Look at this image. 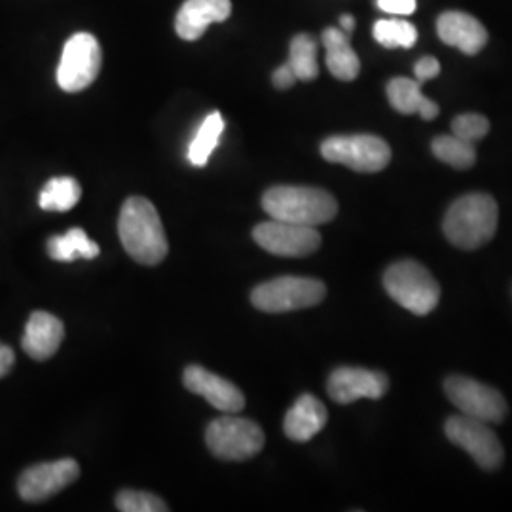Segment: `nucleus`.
Instances as JSON below:
<instances>
[{
    "label": "nucleus",
    "instance_id": "f257e3e1",
    "mask_svg": "<svg viewBox=\"0 0 512 512\" xmlns=\"http://www.w3.org/2000/svg\"><path fill=\"white\" fill-rule=\"evenodd\" d=\"M118 236L133 260L156 266L167 256V238L156 207L147 198H128L118 219Z\"/></svg>",
    "mask_w": 512,
    "mask_h": 512
},
{
    "label": "nucleus",
    "instance_id": "f03ea898",
    "mask_svg": "<svg viewBox=\"0 0 512 512\" xmlns=\"http://www.w3.org/2000/svg\"><path fill=\"white\" fill-rule=\"evenodd\" d=\"M262 209L272 219L317 228L338 215V202L321 188L274 186L264 192Z\"/></svg>",
    "mask_w": 512,
    "mask_h": 512
},
{
    "label": "nucleus",
    "instance_id": "7ed1b4c3",
    "mask_svg": "<svg viewBox=\"0 0 512 512\" xmlns=\"http://www.w3.org/2000/svg\"><path fill=\"white\" fill-rule=\"evenodd\" d=\"M499 207L488 194H467L450 205L444 217V234L459 249L473 251L494 238Z\"/></svg>",
    "mask_w": 512,
    "mask_h": 512
},
{
    "label": "nucleus",
    "instance_id": "20e7f679",
    "mask_svg": "<svg viewBox=\"0 0 512 512\" xmlns=\"http://www.w3.org/2000/svg\"><path fill=\"white\" fill-rule=\"evenodd\" d=\"M384 287L397 304L414 315H427L439 304V283L416 260H403L387 268Z\"/></svg>",
    "mask_w": 512,
    "mask_h": 512
},
{
    "label": "nucleus",
    "instance_id": "39448f33",
    "mask_svg": "<svg viewBox=\"0 0 512 512\" xmlns=\"http://www.w3.org/2000/svg\"><path fill=\"white\" fill-rule=\"evenodd\" d=\"M327 287L319 279L283 275L258 285L251 293V302L256 310L266 313H287L306 310L325 300Z\"/></svg>",
    "mask_w": 512,
    "mask_h": 512
},
{
    "label": "nucleus",
    "instance_id": "423d86ee",
    "mask_svg": "<svg viewBox=\"0 0 512 512\" xmlns=\"http://www.w3.org/2000/svg\"><path fill=\"white\" fill-rule=\"evenodd\" d=\"M205 442L215 458L245 461L264 448L266 439L255 421L228 414L209 423L205 431Z\"/></svg>",
    "mask_w": 512,
    "mask_h": 512
},
{
    "label": "nucleus",
    "instance_id": "0eeeda50",
    "mask_svg": "<svg viewBox=\"0 0 512 512\" xmlns=\"http://www.w3.org/2000/svg\"><path fill=\"white\" fill-rule=\"evenodd\" d=\"M321 156L359 173H378L391 162V148L376 135H334L321 143Z\"/></svg>",
    "mask_w": 512,
    "mask_h": 512
},
{
    "label": "nucleus",
    "instance_id": "6e6552de",
    "mask_svg": "<svg viewBox=\"0 0 512 512\" xmlns=\"http://www.w3.org/2000/svg\"><path fill=\"white\" fill-rule=\"evenodd\" d=\"M103 52L90 33H76L65 42L57 67V84L63 92L78 93L90 88L99 76Z\"/></svg>",
    "mask_w": 512,
    "mask_h": 512
},
{
    "label": "nucleus",
    "instance_id": "1a4fd4ad",
    "mask_svg": "<svg viewBox=\"0 0 512 512\" xmlns=\"http://www.w3.org/2000/svg\"><path fill=\"white\" fill-rule=\"evenodd\" d=\"M444 431L452 444H456L475 459L478 467L486 471H495L501 467L505 452L486 421L476 420L465 414L452 416L446 421Z\"/></svg>",
    "mask_w": 512,
    "mask_h": 512
},
{
    "label": "nucleus",
    "instance_id": "9d476101",
    "mask_svg": "<svg viewBox=\"0 0 512 512\" xmlns=\"http://www.w3.org/2000/svg\"><path fill=\"white\" fill-rule=\"evenodd\" d=\"M444 391L452 404L465 416L486 423H501L507 416V403L503 395L488 385L467 376H450L444 382Z\"/></svg>",
    "mask_w": 512,
    "mask_h": 512
},
{
    "label": "nucleus",
    "instance_id": "9b49d317",
    "mask_svg": "<svg viewBox=\"0 0 512 512\" xmlns=\"http://www.w3.org/2000/svg\"><path fill=\"white\" fill-rule=\"evenodd\" d=\"M256 243L277 256L302 258L310 256L321 247V236L313 226H302L283 220H268L253 230Z\"/></svg>",
    "mask_w": 512,
    "mask_h": 512
},
{
    "label": "nucleus",
    "instance_id": "f8f14e48",
    "mask_svg": "<svg viewBox=\"0 0 512 512\" xmlns=\"http://www.w3.org/2000/svg\"><path fill=\"white\" fill-rule=\"evenodd\" d=\"M78 476L80 467L71 458L38 463L25 469L19 476V497L29 503L46 501L52 495L59 494L63 488L71 486Z\"/></svg>",
    "mask_w": 512,
    "mask_h": 512
},
{
    "label": "nucleus",
    "instance_id": "ddd939ff",
    "mask_svg": "<svg viewBox=\"0 0 512 512\" xmlns=\"http://www.w3.org/2000/svg\"><path fill=\"white\" fill-rule=\"evenodd\" d=\"M389 389V378L384 372L355 366H340L329 376L330 399L338 404H351L359 399H382Z\"/></svg>",
    "mask_w": 512,
    "mask_h": 512
},
{
    "label": "nucleus",
    "instance_id": "4468645a",
    "mask_svg": "<svg viewBox=\"0 0 512 512\" xmlns=\"http://www.w3.org/2000/svg\"><path fill=\"white\" fill-rule=\"evenodd\" d=\"M184 387L200 395L211 406L226 414H238L245 408V397L236 384L220 378L217 374L209 372L207 368L198 365L186 366L184 370Z\"/></svg>",
    "mask_w": 512,
    "mask_h": 512
},
{
    "label": "nucleus",
    "instance_id": "2eb2a0df",
    "mask_svg": "<svg viewBox=\"0 0 512 512\" xmlns=\"http://www.w3.org/2000/svg\"><path fill=\"white\" fill-rule=\"evenodd\" d=\"M65 338V327L59 317L48 311H33L21 338L23 351L35 361L54 357Z\"/></svg>",
    "mask_w": 512,
    "mask_h": 512
},
{
    "label": "nucleus",
    "instance_id": "dca6fc26",
    "mask_svg": "<svg viewBox=\"0 0 512 512\" xmlns=\"http://www.w3.org/2000/svg\"><path fill=\"white\" fill-rule=\"evenodd\" d=\"M232 14L230 0H186L177 19L175 31L183 40H198L211 23H222Z\"/></svg>",
    "mask_w": 512,
    "mask_h": 512
},
{
    "label": "nucleus",
    "instance_id": "f3484780",
    "mask_svg": "<svg viewBox=\"0 0 512 512\" xmlns=\"http://www.w3.org/2000/svg\"><path fill=\"white\" fill-rule=\"evenodd\" d=\"M437 31L444 44L467 55L478 54L488 42L486 27L465 12H444L437 21Z\"/></svg>",
    "mask_w": 512,
    "mask_h": 512
},
{
    "label": "nucleus",
    "instance_id": "a211bd4d",
    "mask_svg": "<svg viewBox=\"0 0 512 512\" xmlns=\"http://www.w3.org/2000/svg\"><path fill=\"white\" fill-rule=\"evenodd\" d=\"M329 421V412L325 404L313 395H302L287 412L283 429L285 435L294 442H308L315 435H319Z\"/></svg>",
    "mask_w": 512,
    "mask_h": 512
},
{
    "label": "nucleus",
    "instance_id": "6ab92c4d",
    "mask_svg": "<svg viewBox=\"0 0 512 512\" xmlns=\"http://www.w3.org/2000/svg\"><path fill=\"white\" fill-rule=\"evenodd\" d=\"M323 46L327 50V67L330 74L342 82H351L361 73L359 55L349 44V35L342 29L329 27L323 31Z\"/></svg>",
    "mask_w": 512,
    "mask_h": 512
},
{
    "label": "nucleus",
    "instance_id": "aec40b11",
    "mask_svg": "<svg viewBox=\"0 0 512 512\" xmlns=\"http://www.w3.org/2000/svg\"><path fill=\"white\" fill-rule=\"evenodd\" d=\"M387 99L391 107L401 114H420L423 120L439 116V105L421 93V84L412 78H393L387 84Z\"/></svg>",
    "mask_w": 512,
    "mask_h": 512
},
{
    "label": "nucleus",
    "instance_id": "412c9836",
    "mask_svg": "<svg viewBox=\"0 0 512 512\" xmlns=\"http://www.w3.org/2000/svg\"><path fill=\"white\" fill-rule=\"evenodd\" d=\"M101 253L99 245L88 238L82 228H71L63 236L48 239V255L57 262H74L78 258L92 260Z\"/></svg>",
    "mask_w": 512,
    "mask_h": 512
},
{
    "label": "nucleus",
    "instance_id": "4be33fe9",
    "mask_svg": "<svg viewBox=\"0 0 512 512\" xmlns=\"http://www.w3.org/2000/svg\"><path fill=\"white\" fill-rule=\"evenodd\" d=\"M82 186L73 177H55L44 184L38 205L42 211L52 213H67L71 211L76 203L80 202Z\"/></svg>",
    "mask_w": 512,
    "mask_h": 512
},
{
    "label": "nucleus",
    "instance_id": "5701e85b",
    "mask_svg": "<svg viewBox=\"0 0 512 512\" xmlns=\"http://www.w3.org/2000/svg\"><path fill=\"white\" fill-rule=\"evenodd\" d=\"M224 131V118L220 112H211L202 126L198 129L194 141L188 147V160L190 164L196 167H205L213 150L217 148L220 141V135Z\"/></svg>",
    "mask_w": 512,
    "mask_h": 512
},
{
    "label": "nucleus",
    "instance_id": "b1692460",
    "mask_svg": "<svg viewBox=\"0 0 512 512\" xmlns=\"http://www.w3.org/2000/svg\"><path fill=\"white\" fill-rule=\"evenodd\" d=\"M293 67L294 74L302 82H311L319 76V65H317V44L315 40L300 33L291 40V50H289V61Z\"/></svg>",
    "mask_w": 512,
    "mask_h": 512
},
{
    "label": "nucleus",
    "instance_id": "393cba45",
    "mask_svg": "<svg viewBox=\"0 0 512 512\" xmlns=\"http://www.w3.org/2000/svg\"><path fill=\"white\" fill-rule=\"evenodd\" d=\"M433 154L440 162L452 165L456 169H471L476 162L475 143L463 141L452 135H440L433 141Z\"/></svg>",
    "mask_w": 512,
    "mask_h": 512
},
{
    "label": "nucleus",
    "instance_id": "a878e982",
    "mask_svg": "<svg viewBox=\"0 0 512 512\" xmlns=\"http://www.w3.org/2000/svg\"><path fill=\"white\" fill-rule=\"evenodd\" d=\"M372 35L384 48H412L418 40L416 27L406 19H380Z\"/></svg>",
    "mask_w": 512,
    "mask_h": 512
},
{
    "label": "nucleus",
    "instance_id": "bb28decb",
    "mask_svg": "<svg viewBox=\"0 0 512 512\" xmlns=\"http://www.w3.org/2000/svg\"><path fill=\"white\" fill-rule=\"evenodd\" d=\"M116 507L122 512H165L169 507L160 497L148 492L124 490L116 495Z\"/></svg>",
    "mask_w": 512,
    "mask_h": 512
},
{
    "label": "nucleus",
    "instance_id": "cd10ccee",
    "mask_svg": "<svg viewBox=\"0 0 512 512\" xmlns=\"http://www.w3.org/2000/svg\"><path fill=\"white\" fill-rule=\"evenodd\" d=\"M490 131V122L486 116L482 114H459L458 118H454L452 122V133L469 143H476L480 139H484Z\"/></svg>",
    "mask_w": 512,
    "mask_h": 512
},
{
    "label": "nucleus",
    "instance_id": "c85d7f7f",
    "mask_svg": "<svg viewBox=\"0 0 512 512\" xmlns=\"http://www.w3.org/2000/svg\"><path fill=\"white\" fill-rule=\"evenodd\" d=\"M440 73V63L435 59V57H421L420 61L416 63V67H414V74H416V80L423 84V82H427V80H431V78H435V76H439Z\"/></svg>",
    "mask_w": 512,
    "mask_h": 512
},
{
    "label": "nucleus",
    "instance_id": "c756f323",
    "mask_svg": "<svg viewBox=\"0 0 512 512\" xmlns=\"http://www.w3.org/2000/svg\"><path fill=\"white\" fill-rule=\"evenodd\" d=\"M380 10L397 16H410L416 10V0H378Z\"/></svg>",
    "mask_w": 512,
    "mask_h": 512
},
{
    "label": "nucleus",
    "instance_id": "7c9ffc66",
    "mask_svg": "<svg viewBox=\"0 0 512 512\" xmlns=\"http://www.w3.org/2000/svg\"><path fill=\"white\" fill-rule=\"evenodd\" d=\"M296 80H298V78H296L293 67H291L289 63L277 67L274 74H272V82H274V86L277 90H289V88H293Z\"/></svg>",
    "mask_w": 512,
    "mask_h": 512
},
{
    "label": "nucleus",
    "instance_id": "2f4dec72",
    "mask_svg": "<svg viewBox=\"0 0 512 512\" xmlns=\"http://www.w3.org/2000/svg\"><path fill=\"white\" fill-rule=\"evenodd\" d=\"M14 363H16V353H14V349L0 344V378H4L6 374H10Z\"/></svg>",
    "mask_w": 512,
    "mask_h": 512
},
{
    "label": "nucleus",
    "instance_id": "473e14b6",
    "mask_svg": "<svg viewBox=\"0 0 512 512\" xmlns=\"http://www.w3.org/2000/svg\"><path fill=\"white\" fill-rule=\"evenodd\" d=\"M340 25H342V31H344V33L351 35V31H353V27H355V19H353V16L346 14V16L340 18Z\"/></svg>",
    "mask_w": 512,
    "mask_h": 512
}]
</instances>
